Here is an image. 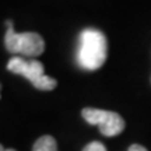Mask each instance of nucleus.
I'll return each mask as SVG.
<instances>
[{
  "instance_id": "1",
  "label": "nucleus",
  "mask_w": 151,
  "mask_h": 151,
  "mask_svg": "<svg viewBox=\"0 0 151 151\" xmlns=\"http://www.w3.org/2000/svg\"><path fill=\"white\" fill-rule=\"evenodd\" d=\"M106 38L101 31L94 28H87L80 34L78 49H77V63L84 70H98L106 60Z\"/></svg>"
},
{
  "instance_id": "2",
  "label": "nucleus",
  "mask_w": 151,
  "mask_h": 151,
  "mask_svg": "<svg viewBox=\"0 0 151 151\" xmlns=\"http://www.w3.org/2000/svg\"><path fill=\"white\" fill-rule=\"evenodd\" d=\"M6 25H7V31L4 35V46L9 52L35 58L45 50V41L39 34L16 32L13 28V21H7Z\"/></svg>"
},
{
  "instance_id": "3",
  "label": "nucleus",
  "mask_w": 151,
  "mask_h": 151,
  "mask_svg": "<svg viewBox=\"0 0 151 151\" xmlns=\"http://www.w3.org/2000/svg\"><path fill=\"white\" fill-rule=\"evenodd\" d=\"M7 70L13 71L16 74L24 76L25 78L31 81V84L35 88L42 90V91H50V90H53L55 87L58 86V81L55 78L48 77L45 74L42 63L38 62V60L27 62V60H24L20 56H16V58H11L9 60Z\"/></svg>"
},
{
  "instance_id": "4",
  "label": "nucleus",
  "mask_w": 151,
  "mask_h": 151,
  "mask_svg": "<svg viewBox=\"0 0 151 151\" xmlns=\"http://www.w3.org/2000/svg\"><path fill=\"white\" fill-rule=\"evenodd\" d=\"M81 116L90 124L98 126L101 133L106 137L118 136L124 129V120L116 112L95 108H84L81 112Z\"/></svg>"
},
{
  "instance_id": "5",
  "label": "nucleus",
  "mask_w": 151,
  "mask_h": 151,
  "mask_svg": "<svg viewBox=\"0 0 151 151\" xmlns=\"http://www.w3.org/2000/svg\"><path fill=\"white\" fill-rule=\"evenodd\" d=\"M32 151H58L56 140L52 136H42L35 141Z\"/></svg>"
},
{
  "instance_id": "6",
  "label": "nucleus",
  "mask_w": 151,
  "mask_h": 151,
  "mask_svg": "<svg viewBox=\"0 0 151 151\" xmlns=\"http://www.w3.org/2000/svg\"><path fill=\"white\" fill-rule=\"evenodd\" d=\"M83 151H106V148H105V146H104L102 143H99V141H92L90 144H87Z\"/></svg>"
},
{
  "instance_id": "7",
  "label": "nucleus",
  "mask_w": 151,
  "mask_h": 151,
  "mask_svg": "<svg viewBox=\"0 0 151 151\" xmlns=\"http://www.w3.org/2000/svg\"><path fill=\"white\" fill-rule=\"evenodd\" d=\"M127 151H147V148L146 147H143V146H140V144H133V146L129 147V150Z\"/></svg>"
},
{
  "instance_id": "8",
  "label": "nucleus",
  "mask_w": 151,
  "mask_h": 151,
  "mask_svg": "<svg viewBox=\"0 0 151 151\" xmlns=\"http://www.w3.org/2000/svg\"><path fill=\"white\" fill-rule=\"evenodd\" d=\"M0 151H16V150H13V148H4V147L0 144Z\"/></svg>"
}]
</instances>
